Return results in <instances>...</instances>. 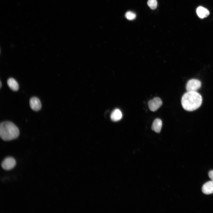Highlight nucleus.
<instances>
[{"instance_id":"obj_1","label":"nucleus","mask_w":213,"mask_h":213,"mask_svg":"<svg viewBox=\"0 0 213 213\" xmlns=\"http://www.w3.org/2000/svg\"><path fill=\"white\" fill-rule=\"evenodd\" d=\"M202 101L201 96L196 91H187L183 96L181 103L185 110L192 111L200 106Z\"/></svg>"},{"instance_id":"obj_2","label":"nucleus","mask_w":213,"mask_h":213,"mask_svg":"<svg viewBox=\"0 0 213 213\" xmlns=\"http://www.w3.org/2000/svg\"><path fill=\"white\" fill-rule=\"evenodd\" d=\"M19 135L17 127L12 122L5 121L0 125V136L3 140L9 141L17 138Z\"/></svg>"},{"instance_id":"obj_3","label":"nucleus","mask_w":213,"mask_h":213,"mask_svg":"<svg viewBox=\"0 0 213 213\" xmlns=\"http://www.w3.org/2000/svg\"><path fill=\"white\" fill-rule=\"evenodd\" d=\"M201 85L200 81L196 79H192L188 82L186 88L187 91H195L200 88Z\"/></svg>"},{"instance_id":"obj_4","label":"nucleus","mask_w":213,"mask_h":213,"mask_svg":"<svg viewBox=\"0 0 213 213\" xmlns=\"http://www.w3.org/2000/svg\"><path fill=\"white\" fill-rule=\"evenodd\" d=\"M16 164V161L14 159L11 157H8L3 160L1 166L4 170H8L13 169Z\"/></svg>"},{"instance_id":"obj_5","label":"nucleus","mask_w":213,"mask_h":213,"mask_svg":"<svg viewBox=\"0 0 213 213\" xmlns=\"http://www.w3.org/2000/svg\"><path fill=\"white\" fill-rule=\"evenodd\" d=\"M162 101L159 97H155L148 102L149 107L150 110L154 112L157 110L162 105Z\"/></svg>"},{"instance_id":"obj_6","label":"nucleus","mask_w":213,"mask_h":213,"mask_svg":"<svg viewBox=\"0 0 213 213\" xmlns=\"http://www.w3.org/2000/svg\"><path fill=\"white\" fill-rule=\"evenodd\" d=\"M29 103L30 108L33 111H37L41 109V104L38 98L35 97L31 98L30 100Z\"/></svg>"},{"instance_id":"obj_7","label":"nucleus","mask_w":213,"mask_h":213,"mask_svg":"<svg viewBox=\"0 0 213 213\" xmlns=\"http://www.w3.org/2000/svg\"><path fill=\"white\" fill-rule=\"evenodd\" d=\"M202 191L205 194L213 193V181H208L204 184L202 188Z\"/></svg>"},{"instance_id":"obj_8","label":"nucleus","mask_w":213,"mask_h":213,"mask_svg":"<svg viewBox=\"0 0 213 213\" xmlns=\"http://www.w3.org/2000/svg\"><path fill=\"white\" fill-rule=\"evenodd\" d=\"M162 126L161 120L158 118L156 119L153 122L151 127L152 130L157 133H159Z\"/></svg>"},{"instance_id":"obj_9","label":"nucleus","mask_w":213,"mask_h":213,"mask_svg":"<svg viewBox=\"0 0 213 213\" xmlns=\"http://www.w3.org/2000/svg\"><path fill=\"white\" fill-rule=\"evenodd\" d=\"M7 84L9 88L13 91H16L19 89V86L17 82L13 78H10L8 79Z\"/></svg>"},{"instance_id":"obj_10","label":"nucleus","mask_w":213,"mask_h":213,"mask_svg":"<svg viewBox=\"0 0 213 213\" xmlns=\"http://www.w3.org/2000/svg\"><path fill=\"white\" fill-rule=\"evenodd\" d=\"M122 116V114L121 111L119 109H116L112 113L111 118L113 121H117L120 120Z\"/></svg>"},{"instance_id":"obj_11","label":"nucleus","mask_w":213,"mask_h":213,"mask_svg":"<svg viewBox=\"0 0 213 213\" xmlns=\"http://www.w3.org/2000/svg\"><path fill=\"white\" fill-rule=\"evenodd\" d=\"M196 12L199 17L202 18L207 17L209 14V11L206 9L202 7L197 8Z\"/></svg>"},{"instance_id":"obj_12","label":"nucleus","mask_w":213,"mask_h":213,"mask_svg":"<svg viewBox=\"0 0 213 213\" xmlns=\"http://www.w3.org/2000/svg\"><path fill=\"white\" fill-rule=\"evenodd\" d=\"M125 17L128 20H132L135 19L136 15L132 12L128 11L125 13Z\"/></svg>"},{"instance_id":"obj_13","label":"nucleus","mask_w":213,"mask_h":213,"mask_svg":"<svg viewBox=\"0 0 213 213\" xmlns=\"http://www.w3.org/2000/svg\"><path fill=\"white\" fill-rule=\"evenodd\" d=\"M147 4L152 9H156L157 7V2L156 0H148Z\"/></svg>"},{"instance_id":"obj_14","label":"nucleus","mask_w":213,"mask_h":213,"mask_svg":"<svg viewBox=\"0 0 213 213\" xmlns=\"http://www.w3.org/2000/svg\"><path fill=\"white\" fill-rule=\"evenodd\" d=\"M208 176L213 181V170H210L209 172Z\"/></svg>"},{"instance_id":"obj_15","label":"nucleus","mask_w":213,"mask_h":213,"mask_svg":"<svg viewBox=\"0 0 213 213\" xmlns=\"http://www.w3.org/2000/svg\"><path fill=\"white\" fill-rule=\"evenodd\" d=\"M1 82H0V88H1Z\"/></svg>"}]
</instances>
